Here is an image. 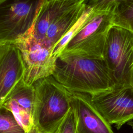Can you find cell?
<instances>
[{
    "mask_svg": "<svg viewBox=\"0 0 133 133\" xmlns=\"http://www.w3.org/2000/svg\"><path fill=\"white\" fill-rule=\"evenodd\" d=\"M2 45V44H0V45Z\"/></svg>",
    "mask_w": 133,
    "mask_h": 133,
    "instance_id": "19",
    "label": "cell"
},
{
    "mask_svg": "<svg viewBox=\"0 0 133 133\" xmlns=\"http://www.w3.org/2000/svg\"><path fill=\"white\" fill-rule=\"evenodd\" d=\"M33 118L38 133H54L71 104V91L50 76L36 82Z\"/></svg>",
    "mask_w": 133,
    "mask_h": 133,
    "instance_id": "2",
    "label": "cell"
},
{
    "mask_svg": "<svg viewBox=\"0 0 133 133\" xmlns=\"http://www.w3.org/2000/svg\"><path fill=\"white\" fill-rule=\"evenodd\" d=\"M114 24L133 32V2L115 12Z\"/></svg>",
    "mask_w": 133,
    "mask_h": 133,
    "instance_id": "15",
    "label": "cell"
},
{
    "mask_svg": "<svg viewBox=\"0 0 133 133\" xmlns=\"http://www.w3.org/2000/svg\"><path fill=\"white\" fill-rule=\"evenodd\" d=\"M86 1L74 7L57 19L49 28L43 43L52 50L84 13Z\"/></svg>",
    "mask_w": 133,
    "mask_h": 133,
    "instance_id": "12",
    "label": "cell"
},
{
    "mask_svg": "<svg viewBox=\"0 0 133 133\" xmlns=\"http://www.w3.org/2000/svg\"><path fill=\"white\" fill-rule=\"evenodd\" d=\"M71 92V104L76 115L78 133H114L111 124L92 103L90 95Z\"/></svg>",
    "mask_w": 133,
    "mask_h": 133,
    "instance_id": "9",
    "label": "cell"
},
{
    "mask_svg": "<svg viewBox=\"0 0 133 133\" xmlns=\"http://www.w3.org/2000/svg\"><path fill=\"white\" fill-rule=\"evenodd\" d=\"M54 133H78L76 115L72 106Z\"/></svg>",
    "mask_w": 133,
    "mask_h": 133,
    "instance_id": "17",
    "label": "cell"
},
{
    "mask_svg": "<svg viewBox=\"0 0 133 133\" xmlns=\"http://www.w3.org/2000/svg\"><path fill=\"white\" fill-rule=\"evenodd\" d=\"M52 76L71 92L93 96L112 89L103 58L62 53Z\"/></svg>",
    "mask_w": 133,
    "mask_h": 133,
    "instance_id": "1",
    "label": "cell"
},
{
    "mask_svg": "<svg viewBox=\"0 0 133 133\" xmlns=\"http://www.w3.org/2000/svg\"><path fill=\"white\" fill-rule=\"evenodd\" d=\"M114 18L113 10H92L61 54L103 58L106 38L109 30L114 25Z\"/></svg>",
    "mask_w": 133,
    "mask_h": 133,
    "instance_id": "4",
    "label": "cell"
},
{
    "mask_svg": "<svg viewBox=\"0 0 133 133\" xmlns=\"http://www.w3.org/2000/svg\"><path fill=\"white\" fill-rule=\"evenodd\" d=\"M20 52L15 44L0 45V107L16 85L23 77Z\"/></svg>",
    "mask_w": 133,
    "mask_h": 133,
    "instance_id": "10",
    "label": "cell"
},
{
    "mask_svg": "<svg viewBox=\"0 0 133 133\" xmlns=\"http://www.w3.org/2000/svg\"><path fill=\"white\" fill-rule=\"evenodd\" d=\"M132 2L133 0H87L86 3L93 10H112L115 13Z\"/></svg>",
    "mask_w": 133,
    "mask_h": 133,
    "instance_id": "16",
    "label": "cell"
},
{
    "mask_svg": "<svg viewBox=\"0 0 133 133\" xmlns=\"http://www.w3.org/2000/svg\"><path fill=\"white\" fill-rule=\"evenodd\" d=\"M44 0H0V44H15L31 34Z\"/></svg>",
    "mask_w": 133,
    "mask_h": 133,
    "instance_id": "5",
    "label": "cell"
},
{
    "mask_svg": "<svg viewBox=\"0 0 133 133\" xmlns=\"http://www.w3.org/2000/svg\"><path fill=\"white\" fill-rule=\"evenodd\" d=\"M0 133H25L12 113L2 105L0 107Z\"/></svg>",
    "mask_w": 133,
    "mask_h": 133,
    "instance_id": "14",
    "label": "cell"
},
{
    "mask_svg": "<svg viewBox=\"0 0 133 133\" xmlns=\"http://www.w3.org/2000/svg\"><path fill=\"white\" fill-rule=\"evenodd\" d=\"M132 88H133V84H132Z\"/></svg>",
    "mask_w": 133,
    "mask_h": 133,
    "instance_id": "18",
    "label": "cell"
},
{
    "mask_svg": "<svg viewBox=\"0 0 133 133\" xmlns=\"http://www.w3.org/2000/svg\"><path fill=\"white\" fill-rule=\"evenodd\" d=\"M92 10V8L86 4L85 10L80 18L53 47L51 55L54 58L57 59V58H58L63 51L69 41L77 33V32L83 26Z\"/></svg>",
    "mask_w": 133,
    "mask_h": 133,
    "instance_id": "13",
    "label": "cell"
},
{
    "mask_svg": "<svg viewBox=\"0 0 133 133\" xmlns=\"http://www.w3.org/2000/svg\"><path fill=\"white\" fill-rule=\"evenodd\" d=\"M15 44L21 54L25 84L33 85L37 81L52 75L56 59L52 56L50 47L31 34Z\"/></svg>",
    "mask_w": 133,
    "mask_h": 133,
    "instance_id": "6",
    "label": "cell"
},
{
    "mask_svg": "<svg viewBox=\"0 0 133 133\" xmlns=\"http://www.w3.org/2000/svg\"><path fill=\"white\" fill-rule=\"evenodd\" d=\"M112 89L132 87L133 32L116 25L109 31L103 51Z\"/></svg>",
    "mask_w": 133,
    "mask_h": 133,
    "instance_id": "3",
    "label": "cell"
},
{
    "mask_svg": "<svg viewBox=\"0 0 133 133\" xmlns=\"http://www.w3.org/2000/svg\"><path fill=\"white\" fill-rule=\"evenodd\" d=\"M34 88L21 79L7 97L2 106L9 110L25 133H38L34 118Z\"/></svg>",
    "mask_w": 133,
    "mask_h": 133,
    "instance_id": "8",
    "label": "cell"
},
{
    "mask_svg": "<svg viewBox=\"0 0 133 133\" xmlns=\"http://www.w3.org/2000/svg\"><path fill=\"white\" fill-rule=\"evenodd\" d=\"M92 103L110 124L119 129L133 119V88L126 87L91 96Z\"/></svg>",
    "mask_w": 133,
    "mask_h": 133,
    "instance_id": "7",
    "label": "cell"
},
{
    "mask_svg": "<svg viewBox=\"0 0 133 133\" xmlns=\"http://www.w3.org/2000/svg\"><path fill=\"white\" fill-rule=\"evenodd\" d=\"M87 0H44L31 35L43 42L50 26L60 16Z\"/></svg>",
    "mask_w": 133,
    "mask_h": 133,
    "instance_id": "11",
    "label": "cell"
}]
</instances>
